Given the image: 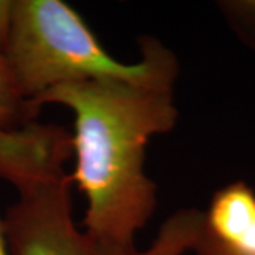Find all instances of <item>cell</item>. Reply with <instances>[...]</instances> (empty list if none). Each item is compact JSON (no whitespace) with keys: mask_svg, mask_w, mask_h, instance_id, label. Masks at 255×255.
<instances>
[{"mask_svg":"<svg viewBox=\"0 0 255 255\" xmlns=\"http://www.w3.org/2000/svg\"><path fill=\"white\" fill-rule=\"evenodd\" d=\"M13 16V0H0V50L3 51L9 37Z\"/></svg>","mask_w":255,"mask_h":255,"instance_id":"cell-9","label":"cell"},{"mask_svg":"<svg viewBox=\"0 0 255 255\" xmlns=\"http://www.w3.org/2000/svg\"><path fill=\"white\" fill-rule=\"evenodd\" d=\"M203 216V233L233 250L255 253V191L246 182L219 189Z\"/></svg>","mask_w":255,"mask_h":255,"instance_id":"cell-4","label":"cell"},{"mask_svg":"<svg viewBox=\"0 0 255 255\" xmlns=\"http://www.w3.org/2000/svg\"><path fill=\"white\" fill-rule=\"evenodd\" d=\"M139 47L136 63H122L101 46L91 28L65 1L13 0L3 54L18 91L31 108L46 92L73 82L122 80L174 88L179 61L173 51L155 37H142Z\"/></svg>","mask_w":255,"mask_h":255,"instance_id":"cell-2","label":"cell"},{"mask_svg":"<svg viewBox=\"0 0 255 255\" xmlns=\"http://www.w3.org/2000/svg\"><path fill=\"white\" fill-rule=\"evenodd\" d=\"M28 102L18 91L7 60L0 50V130H10L36 121Z\"/></svg>","mask_w":255,"mask_h":255,"instance_id":"cell-6","label":"cell"},{"mask_svg":"<svg viewBox=\"0 0 255 255\" xmlns=\"http://www.w3.org/2000/svg\"><path fill=\"white\" fill-rule=\"evenodd\" d=\"M174 88L122 80H92L55 87L31 104L73 112L75 170L70 176L87 199L85 233L97 244L135 246L155 214L156 183L145 170L146 146L179 119Z\"/></svg>","mask_w":255,"mask_h":255,"instance_id":"cell-1","label":"cell"},{"mask_svg":"<svg viewBox=\"0 0 255 255\" xmlns=\"http://www.w3.org/2000/svg\"><path fill=\"white\" fill-rule=\"evenodd\" d=\"M0 255H10L9 246H7V241H6V236H4L1 219H0Z\"/></svg>","mask_w":255,"mask_h":255,"instance_id":"cell-10","label":"cell"},{"mask_svg":"<svg viewBox=\"0 0 255 255\" xmlns=\"http://www.w3.org/2000/svg\"><path fill=\"white\" fill-rule=\"evenodd\" d=\"M71 153V133L57 125L0 130V179L17 191L1 219L10 255H100L74 223L64 167Z\"/></svg>","mask_w":255,"mask_h":255,"instance_id":"cell-3","label":"cell"},{"mask_svg":"<svg viewBox=\"0 0 255 255\" xmlns=\"http://www.w3.org/2000/svg\"><path fill=\"white\" fill-rule=\"evenodd\" d=\"M194 255H255V253L251 251H238L233 250L230 247L223 246L221 243L216 241L214 238L207 236L201 230V236L197 241V244L193 250Z\"/></svg>","mask_w":255,"mask_h":255,"instance_id":"cell-8","label":"cell"},{"mask_svg":"<svg viewBox=\"0 0 255 255\" xmlns=\"http://www.w3.org/2000/svg\"><path fill=\"white\" fill-rule=\"evenodd\" d=\"M217 7L238 40L255 51V0H224Z\"/></svg>","mask_w":255,"mask_h":255,"instance_id":"cell-7","label":"cell"},{"mask_svg":"<svg viewBox=\"0 0 255 255\" xmlns=\"http://www.w3.org/2000/svg\"><path fill=\"white\" fill-rule=\"evenodd\" d=\"M203 211L182 209L162 224L150 246L139 251L135 246L97 244L100 255H184L193 253L203 230Z\"/></svg>","mask_w":255,"mask_h":255,"instance_id":"cell-5","label":"cell"}]
</instances>
